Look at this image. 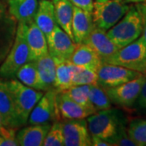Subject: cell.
Wrapping results in <instances>:
<instances>
[{
  "label": "cell",
  "mask_w": 146,
  "mask_h": 146,
  "mask_svg": "<svg viewBox=\"0 0 146 146\" xmlns=\"http://www.w3.org/2000/svg\"><path fill=\"white\" fill-rule=\"evenodd\" d=\"M27 24L18 22L15 40L3 62L0 64V78H16V72L29 61V51L26 41Z\"/></svg>",
  "instance_id": "cell-1"
},
{
  "label": "cell",
  "mask_w": 146,
  "mask_h": 146,
  "mask_svg": "<svg viewBox=\"0 0 146 146\" xmlns=\"http://www.w3.org/2000/svg\"><path fill=\"white\" fill-rule=\"evenodd\" d=\"M142 20L137 5L130 6L119 21L106 32L107 36L119 48L134 42L142 33Z\"/></svg>",
  "instance_id": "cell-2"
},
{
  "label": "cell",
  "mask_w": 146,
  "mask_h": 146,
  "mask_svg": "<svg viewBox=\"0 0 146 146\" xmlns=\"http://www.w3.org/2000/svg\"><path fill=\"white\" fill-rule=\"evenodd\" d=\"M87 125L91 136L108 141L125 127L123 116L118 110L110 109L98 111L87 117Z\"/></svg>",
  "instance_id": "cell-3"
},
{
  "label": "cell",
  "mask_w": 146,
  "mask_h": 146,
  "mask_svg": "<svg viewBox=\"0 0 146 146\" xmlns=\"http://www.w3.org/2000/svg\"><path fill=\"white\" fill-rule=\"evenodd\" d=\"M9 90L21 126L28 123L32 110L43 96V91L28 87L16 79L3 80Z\"/></svg>",
  "instance_id": "cell-4"
},
{
  "label": "cell",
  "mask_w": 146,
  "mask_h": 146,
  "mask_svg": "<svg viewBox=\"0 0 146 146\" xmlns=\"http://www.w3.org/2000/svg\"><path fill=\"white\" fill-rule=\"evenodd\" d=\"M129 7L125 0H94L92 16L95 26L108 30L125 15Z\"/></svg>",
  "instance_id": "cell-5"
},
{
  "label": "cell",
  "mask_w": 146,
  "mask_h": 146,
  "mask_svg": "<svg viewBox=\"0 0 146 146\" xmlns=\"http://www.w3.org/2000/svg\"><path fill=\"white\" fill-rule=\"evenodd\" d=\"M145 58L146 43L140 36L130 44L119 48L114 55L104 62L137 71Z\"/></svg>",
  "instance_id": "cell-6"
},
{
  "label": "cell",
  "mask_w": 146,
  "mask_h": 146,
  "mask_svg": "<svg viewBox=\"0 0 146 146\" xmlns=\"http://www.w3.org/2000/svg\"><path fill=\"white\" fill-rule=\"evenodd\" d=\"M58 92L55 89H50L44 93L29 115V124H52L60 120L56 103V95Z\"/></svg>",
  "instance_id": "cell-7"
},
{
  "label": "cell",
  "mask_w": 146,
  "mask_h": 146,
  "mask_svg": "<svg viewBox=\"0 0 146 146\" xmlns=\"http://www.w3.org/2000/svg\"><path fill=\"white\" fill-rule=\"evenodd\" d=\"M98 84L104 89L113 88L128 82L141 76V73L115 64L102 62L97 71Z\"/></svg>",
  "instance_id": "cell-8"
},
{
  "label": "cell",
  "mask_w": 146,
  "mask_h": 146,
  "mask_svg": "<svg viewBox=\"0 0 146 146\" xmlns=\"http://www.w3.org/2000/svg\"><path fill=\"white\" fill-rule=\"evenodd\" d=\"M146 76L141 74L128 82L106 89L111 103L122 107H130L136 102Z\"/></svg>",
  "instance_id": "cell-9"
},
{
  "label": "cell",
  "mask_w": 146,
  "mask_h": 146,
  "mask_svg": "<svg viewBox=\"0 0 146 146\" xmlns=\"http://www.w3.org/2000/svg\"><path fill=\"white\" fill-rule=\"evenodd\" d=\"M46 39L48 52L54 59L70 60L76 44L67 33L59 26H56Z\"/></svg>",
  "instance_id": "cell-10"
},
{
  "label": "cell",
  "mask_w": 146,
  "mask_h": 146,
  "mask_svg": "<svg viewBox=\"0 0 146 146\" xmlns=\"http://www.w3.org/2000/svg\"><path fill=\"white\" fill-rule=\"evenodd\" d=\"M18 21L11 14L4 3L0 1V64L3 62L12 46Z\"/></svg>",
  "instance_id": "cell-11"
},
{
  "label": "cell",
  "mask_w": 146,
  "mask_h": 146,
  "mask_svg": "<svg viewBox=\"0 0 146 146\" xmlns=\"http://www.w3.org/2000/svg\"><path fill=\"white\" fill-rule=\"evenodd\" d=\"M61 122L63 126L64 145H92L91 135L89 131L87 121L84 119H63Z\"/></svg>",
  "instance_id": "cell-12"
},
{
  "label": "cell",
  "mask_w": 146,
  "mask_h": 146,
  "mask_svg": "<svg viewBox=\"0 0 146 146\" xmlns=\"http://www.w3.org/2000/svg\"><path fill=\"white\" fill-rule=\"evenodd\" d=\"M83 43L91 47L103 62L114 55L119 49L110 39L106 30L97 26L94 27Z\"/></svg>",
  "instance_id": "cell-13"
},
{
  "label": "cell",
  "mask_w": 146,
  "mask_h": 146,
  "mask_svg": "<svg viewBox=\"0 0 146 146\" xmlns=\"http://www.w3.org/2000/svg\"><path fill=\"white\" fill-rule=\"evenodd\" d=\"M0 115L6 127L16 131L22 127L9 90L0 78Z\"/></svg>",
  "instance_id": "cell-14"
},
{
  "label": "cell",
  "mask_w": 146,
  "mask_h": 146,
  "mask_svg": "<svg viewBox=\"0 0 146 146\" xmlns=\"http://www.w3.org/2000/svg\"><path fill=\"white\" fill-rule=\"evenodd\" d=\"M26 41L29 51V61H36L48 52L46 36L34 21L27 24Z\"/></svg>",
  "instance_id": "cell-15"
},
{
  "label": "cell",
  "mask_w": 146,
  "mask_h": 146,
  "mask_svg": "<svg viewBox=\"0 0 146 146\" xmlns=\"http://www.w3.org/2000/svg\"><path fill=\"white\" fill-rule=\"evenodd\" d=\"M94 27L95 25L92 13L74 7L72 30L75 43H83L89 36Z\"/></svg>",
  "instance_id": "cell-16"
},
{
  "label": "cell",
  "mask_w": 146,
  "mask_h": 146,
  "mask_svg": "<svg viewBox=\"0 0 146 146\" xmlns=\"http://www.w3.org/2000/svg\"><path fill=\"white\" fill-rule=\"evenodd\" d=\"M56 103L60 119H81L92 115L90 111L69 98L64 91L57 93Z\"/></svg>",
  "instance_id": "cell-17"
},
{
  "label": "cell",
  "mask_w": 146,
  "mask_h": 146,
  "mask_svg": "<svg viewBox=\"0 0 146 146\" xmlns=\"http://www.w3.org/2000/svg\"><path fill=\"white\" fill-rule=\"evenodd\" d=\"M70 61L76 67L87 68L95 72L98 71L102 62L98 54L84 43L76 44L75 50L70 58Z\"/></svg>",
  "instance_id": "cell-18"
},
{
  "label": "cell",
  "mask_w": 146,
  "mask_h": 146,
  "mask_svg": "<svg viewBox=\"0 0 146 146\" xmlns=\"http://www.w3.org/2000/svg\"><path fill=\"white\" fill-rule=\"evenodd\" d=\"M51 124H29L21 128L16 134L21 146H42Z\"/></svg>",
  "instance_id": "cell-19"
},
{
  "label": "cell",
  "mask_w": 146,
  "mask_h": 146,
  "mask_svg": "<svg viewBox=\"0 0 146 146\" xmlns=\"http://www.w3.org/2000/svg\"><path fill=\"white\" fill-rule=\"evenodd\" d=\"M33 21L46 37L51 33L54 28L58 26L52 1L41 0L38 3Z\"/></svg>",
  "instance_id": "cell-20"
},
{
  "label": "cell",
  "mask_w": 146,
  "mask_h": 146,
  "mask_svg": "<svg viewBox=\"0 0 146 146\" xmlns=\"http://www.w3.org/2000/svg\"><path fill=\"white\" fill-rule=\"evenodd\" d=\"M36 62L39 80L42 85V91L54 89V80L56 72V64L53 57L47 52L39 58Z\"/></svg>",
  "instance_id": "cell-21"
},
{
  "label": "cell",
  "mask_w": 146,
  "mask_h": 146,
  "mask_svg": "<svg viewBox=\"0 0 146 146\" xmlns=\"http://www.w3.org/2000/svg\"><path fill=\"white\" fill-rule=\"evenodd\" d=\"M8 11L18 22L29 24L33 21L38 2L37 0H7Z\"/></svg>",
  "instance_id": "cell-22"
},
{
  "label": "cell",
  "mask_w": 146,
  "mask_h": 146,
  "mask_svg": "<svg viewBox=\"0 0 146 146\" xmlns=\"http://www.w3.org/2000/svg\"><path fill=\"white\" fill-rule=\"evenodd\" d=\"M52 3L58 26L60 27L73 39L72 23L74 15V6L68 0H52Z\"/></svg>",
  "instance_id": "cell-23"
},
{
  "label": "cell",
  "mask_w": 146,
  "mask_h": 146,
  "mask_svg": "<svg viewBox=\"0 0 146 146\" xmlns=\"http://www.w3.org/2000/svg\"><path fill=\"white\" fill-rule=\"evenodd\" d=\"M56 72L54 80V89L60 91H65L72 86V80L76 66L70 60L60 61L56 60Z\"/></svg>",
  "instance_id": "cell-24"
},
{
  "label": "cell",
  "mask_w": 146,
  "mask_h": 146,
  "mask_svg": "<svg viewBox=\"0 0 146 146\" xmlns=\"http://www.w3.org/2000/svg\"><path fill=\"white\" fill-rule=\"evenodd\" d=\"M16 78L28 87L42 91V85L35 61H29L19 68L16 72Z\"/></svg>",
  "instance_id": "cell-25"
},
{
  "label": "cell",
  "mask_w": 146,
  "mask_h": 146,
  "mask_svg": "<svg viewBox=\"0 0 146 146\" xmlns=\"http://www.w3.org/2000/svg\"><path fill=\"white\" fill-rule=\"evenodd\" d=\"M89 87L90 85H75L64 92L77 104L94 114L96 111L89 99Z\"/></svg>",
  "instance_id": "cell-26"
},
{
  "label": "cell",
  "mask_w": 146,
  "mask_h": 146,
  "mask_svg": "<svg viewBox=\"0 0 146 146\" xmlns=\"http://www.w3.org/2000/svg\"><path fill=\"white\" fill-rule=\"evenodd\" d=\"M89 99L96 112L111 108L112 103L106 92V89L98 84L90 85Z\"/></svg>",
  "instance_id": "cell-27"
},
{
  "label": "cell",
  "mask_w": 146,
  "mask_h": 146,
  "mask_svg": "<svg viewBox=\"0 0 146 146\" xmlns=\"http://www.w3.org/2000/svg\"><path fill=\"white\" fill-rule=\"evenodd\" d=\"M127 131L136 146H146V119L132 120Z\"/></svg>",
  "instance_id": "cell-28"
},
{
  "label": "cell",
  "mask_w": 146,
  "mask_h": 146,
  "mask_svg": "<svg viewBox=\"0 0 146 146\" xmlns=\"http://www.w3.org/2000/svg\"><path fill=\"white\" fill-rule=\"evenodd\" d=\"M95 84H98L97 72L87 68H79L76 66L72 80V86L95 85Z\"/></svg>",
  "instance_id": "cell-29"
},
{
  "label": "cell",
  "mask_w": 146,
  "mask_h": 146,
  "mask_svg": "<svg viewBox=\"0 0 146 146\" xmlns=\"http://www.w3.org/2000/svg\"><path fill=\"white\" fill-rule=\"evenodd\" d=\"M45 146H63L64 137H63V126L60 120L54 122L50 128L47 132L46 138L43 142Z\"/></svg>",
  "instance_id": "cell-30"
},
{
  "label": "cell",
  "mask_w": 146,
  "mask_h": 146,
  "mask_svg": "<svg viewBox=\"0 0 146 146\" xmlns=\"http://www.w3.org/2000/svg\"><path fill=\"white\" fill-rule=\"evenodd\" d=\"M109 143L112 146H136V143L128 136L126 127H122L117 134L110 140Z\"/></svg>",
  "instance_id": "cell-31"
},
{
  "label": "cell",
  "mask_w": 146,
  "mask_h": 146,
  "mask_svg": "<svg viewBox=\"0 0 146 146\" xmlns=\"http://www.w3.org/2000/svg\"><path fill=\"white\" fill-rule=\"evenodd\" d=\"M74 7L87 11L92 13L94 8V0H68Z\"/></svg>",
  "instance_id": "cell-32"
},
{
  "label": "cell",
  "mask_w": 146,
  "mask_h": 146,
  "mask_svg": "<svg viewBox=\"0 0 146 146\" xmlns=\"http://www.w3.org/2000/svg\"><path fill=\"white\" fill-rule=\"evenodd\" d=\"M141 15V20H142V33H141V37L144 40V42L146 43V1L144 3H136Z\"/></svg>",
  "instance_id": "cell-33"
},
{
  "label": "cell",
  "mask_w": 146,
  "mask_h": 146,
  "mask_svg": "<svg viewBox=\"0 0 146 146\" xmlns=\"http://www.w3.org/2000/svg\"><path fill=\"white\" fill-rule=\"evenodd\" d=\"M19 144L15 136H6L0 135V146H18Z\"/></svg>",
  "instance_id": "cell-34"
},
{
  "label": "cell",
  "mask_w": 146,
  "mask_h": 146,
  "mask_svg": "<svg viewBox=\"0 0 146 146\" xmlns=\"http://www.w3.org/2000/svg\"><path fill=\"white\" fill-rule=\"evenodd\" d=\"M136 101L138 102V104L141 108L146 110V80L142 85L141 93Z\"/></svg>",
  "instance_id": "cell-35"
},
{
  "label": "cell",
  "mask_w": 146,
  "mask_h": 146,
  "mask_svg": "<svg viewBox=\"0 0 146 146\" xmlns=\"http://www.w3.org/2000/svg\"><path fill=\"white\" fill-rule=\"evenodd\" d=\"M0 135L6 136H15L16 135V131L11 130V129H8L7 127H6L1 115H0Z\"/></svg>",
  "instance_id": "cell-36"
},
{
  "label": "cell",
  "mask_w": 146,
  "mask_h": 146,
  "mask_svg": "<svg viewBox=\"0 0 146 146\" xmlns=\"http://www.w3.org/2000/svg\"><path fill=\"white\" fill-rule=\"evenodd\" d=\"M91 141H92V145L94 146H112L108 141L95 136H91Z\"/></svg>",
  "instance_id": "cell-37"
},
{
  "label": "cell",
  "mask_w": 146,
  "mask_h": 146,
  "mask_svg": "<svg viewBox=\"0 0 146 146\" xmlns=\"http://www.w3.org/2000/svg\"><path fill=\"white\" fill-rule=\"evenodd\" d=\"M137 72H141V74L145 75L146 76V58L145 59V61L141 63V65L139 67V68L137 69Z\"/></svg>",
  "instance_id": "cell-38"
},
{
  "label": "cell",
  "mask_w": 146,
  "mask_h": 146,
  "mask_svg": "<svg viewBox=\"0 0 146 146\" xmlns=\"http://www.w3.org/2000/svg\"><path fill=\"white\" fill-rule=\"evenodd\" d=\"M146 0H125L127 3H144Z\"/></svg>",
  "instance_id": "cell-39"
}]
</instances>
